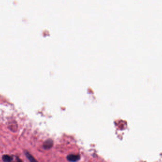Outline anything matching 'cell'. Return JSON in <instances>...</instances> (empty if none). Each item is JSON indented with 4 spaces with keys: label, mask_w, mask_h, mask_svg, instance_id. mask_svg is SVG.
Instances as JSON below:
<instances>
[{
    "label": "cell",
    "mask_w": 162,
    "mask_h": 162,
    "mask_svg": "<svg viewBox=\"0 0 162 162\" xmlns=\"http://www.w3.org/2000/svg\"><path fill=\"white\" fill-rule=\"evenodd\" d=\"M3 162H23L18 156L14 155H4L2 156Z\"/></svg>",
    "instance_id": "obj_1"
},
{
    "label": "cell",
    "mask_w": 162,
    "mask_h": 162,
    "mask_svg": "<svg viewBox=\"0 0 162 162\" xmlns=\"http://www.w3.org/2000/svg\"><path fill=\"white\" fill-rule=\"evenodd\" d=\"M67 159L69 162H77L80 159V156L78 154H70L67 156Z\"/></svg>",
    "instance_id": "obj_2"
},
{
    "label": "cell",
    "mask_w": 162,
    "mask_h": 162,
    "mask_svg": "<svg viewBox=\"0 0 162 162\" xmlns=\"http://www.w3.org/2000/svg\"><path fill=\"white\" fill-rule=\"evenodd\" d=\"M53 141L52 139H49L44 142L43 147L45 149H49L53 147Z\"/></svg>",
    "instance_id": "obj_3"
},
{
    "label": "cell",
    "mask_w": 162,
    "mask_h": 162,
    "mask_svg": "<svg viewBox=\"0 0 162 162\" xmlns=\"http://www.w3.org/2000/svg\"><path fill=\"white\" fill-rule=\"evenodd\" d=\"M24 153H25V156H26L27 159L29 160L30 162H38V161L27 150H25L24 151Z\"/></svg>",
    "instance_id": "obj_4"
}]
</instances>
